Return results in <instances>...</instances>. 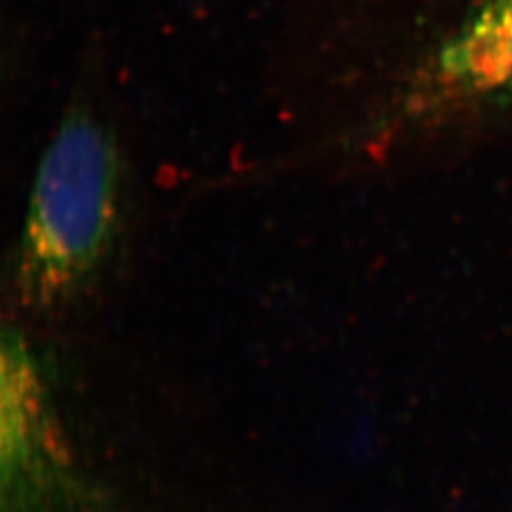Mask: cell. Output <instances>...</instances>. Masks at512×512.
<instances>
[{
    "label": "cell",
    "instance_id": "cell-1",
    "mask_svg": "<svg viewBox=\"0 0 512 512\" xmlns=\"http://www.w3.org/2000/svg\"><path fill=\"white\" fill-rule=\"evenodd\" d=\"M122 207L112 131L92 110H71L38 167L16 256L19 304L54 311L90 291L116 247Z\"/></svg>",
    "mask_w": 512,
    "mask_h": 512
},
{
    "label": "cell",
    "instance_id": "cell-2",
    "mask_svg": "<svg viewBox=\"0 0 512 512\" xmlns=\"http://www.w3.org/2000/svg\"><path fill=\"white\" fill-rule=\"evenodd\" d=\"M437 69L459 95L512 105V0H480L442 46Z\"/></svg>",
    "mask_w": 512,
    "mask_h": 512
}]
</instances>
